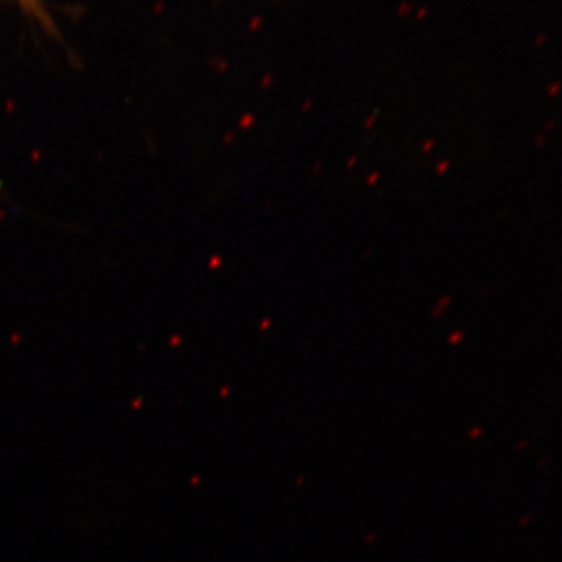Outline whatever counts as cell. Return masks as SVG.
I'll list each match as a JSON object with an SVG mask.
<instances>
[{
  "instance_id": "2",
  "label": "cell",
  "mask_w": 562,
  "mask_h": 562,
  "mask_svg": "<svg viewBox=\"0 0 562 562\" xmlns=\"http://www.w3.org/2000/svg\"><path fill=\"white\" fill-rule=\"evenodd\" d=\"M434 140H430V143L425 144L424 150L430 151L432 149Z\"/></svg>"
},
{
  "instance_id": "1",
  "label": "cell",
  "mask_w": 562,
  "mask_h": 562,
  "mask_svg": "<svg viewBox=\"0 0 562 562\" xmlns=\"http://www.w3.org/2000/svg\"><path fill=\"white\" fill-rule=\"evenodd\" d=\"M448 166H449L448 161H445V164H442V165H440V166H439L440 168H438V171H439L440 173H442V171H446V170H447Z\"/></svg>"
}]
</instances>
